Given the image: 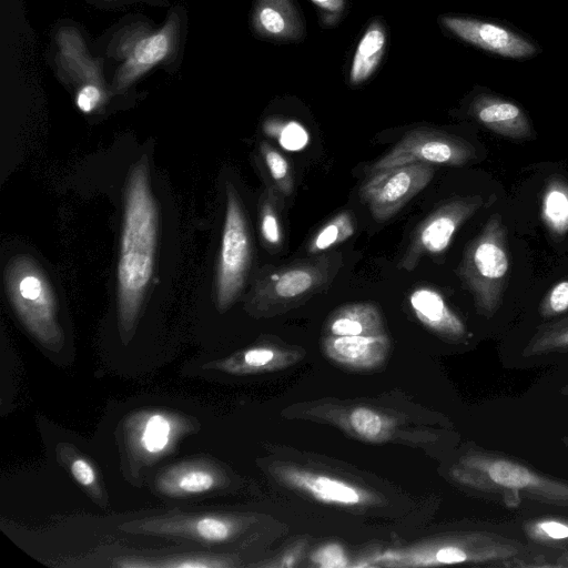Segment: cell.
I'll list each match as a JSON object with an SVG mask.
<instances>
[{
  "label": "cell",
  "mask_w": 568,
  "mask_h": 568,
  "mask_svg": "<svg viewBox=\"0 0 568 568\" xmlns=\"http://www.w3.org/2000/svg\"><path fill=\"white\" fill-rule=\"evenodd\" d=\"M158 213L145 158L133 168L126 187L118 264V316L123 342L134 328L153 273Z\"/></svg>",
  "instance_id": "cell-1"
},
{
  "label": "cell",
  "mask_w": 568,
  "mask_h": 568,
  "mask_svg": "<svg viewBox=\"0 0 568 568\" xmlns=\"http://www.w3.org/2000/svg\"><path fill=\"white\" fill-rule=\"evenodd\" d=\"M463 486L516 506L519 497L568 509V481L544 474L525 462L483 449L464 455L453 468Z\"/></svg>",
  "instance_id": "cell-2"
},
{
  "label": "cell",
  "mask_w": 568,
  "mask_h": 568,
  "mask_svg": "<svg viewBox=\"0 0 568 568\" xmlns=\"http://www.w3.org/2000/svg\"><path fill=\"white\" fill-rule=\"evenodd\" d=\"M343 261L341 252L328 251L280 266L266 265L252 288V312L260 316H274L303 305L328 290Z\"/></svg>",
  "instance_id": "cell-3"
},
{
  "label": "cell",
  "mask_w": 568,
  "mask_h": 568,
  "mask_svg": "<svg viewBox=\"0 0 568 568\" xmlns=\"http://www.w3.org/2000/svg\"><path fill=\"white\" fill-rule=\"evenodd\" d=\"M457 274L471 293L477 312L493 316L501 305L509 274L507 229L499 214H493L468 243Z\"/></svg>",
  "instance_id": "cell-4"
},
{
  "label": "cell",
  "mask_w": 568,
  "mask_h": 568,
  "mask_svg": "<svg viewBox=\"0 0 568 568\" xmlns=\"http://www.w3.org/2000/svg\"><path fill=\"white\" fill-rule=\"evenodd\" d=\"M11 303L30 334L43 346L59 351L64 336L57 318L52 290L32 260L19 256L6 271Z\"/></svg>",
  "instance_id": "cell-5"
},
{
  "label": "cell",
  "mask_w": 568,
  "mask_h": 568,
  "mask_svg": "<svg viewBox=\"0 0 568 568\" xmlns=\"http://www.w3.org/2000/svg\"><path fill=\"white\" fill-rule=\"evenodd\" d=\"M240 524L237 518L224 514L174 509L122 523L118 529L125 534L170 538L209 548L231 541L237 535Z\"/></svg>",
  "instance_id": "cell-6"
},
{
  "label": "cell",
  "mask_w": 568,
  "mask_h": 568,
  "mask_svg": "<svg viewBox=\"0 0 568 568\" xmlns=\"http://www.w3.org/2000/svg\"><path fill=\"white\" fill-rule=\"evenodd\" d=\"M252 236L240 199L227 187L226 213L216 273L220 311L229 308L241 294L252 262Z\"/></svg>",
  "instance_id": "cell-7"
},
{
  "label": "cell",
  "mask_w": 568,
  "mask_h": 568,
  "mask_svg": "<svg viewBox=\"0 0 568 568\" xmlns=\"http://www.w3.org/2000/svg\"><path fill=\"white\" fill-rule=\"evenodd\" d=\"M484 204L479 195L455 196L426 216L412 232L398 267L414 271L422 258L445 253L458 229Z\"/></svg>",
  "instance_id": "cell-8"
},
{
  "label": "cell",
  "mask_w": 568,
  "mask_h": 568,
  "mask_svg": "<svg viewBox=\"0 0 568 568\" xmlns=\"http://www.w3.org/2000/svg\"><path fill=\"white\" fill-rule=\"evenodd\" d=\"M466 140L438 130L417 129L406 133L387 153L374 162L367 174L412 163L463 166L475 158Z\"/></svg>",
  "instance_id": "cell-9"
},
{
  "label": "cell",
  "mask_w": 568,
  "mask_h": 568,
  "mask_svg": "<svg viewBox=\"0 0 568 568\" xmlns=\"http://www.w3.org/2000/svg\"><path fill=\"white\" fill-rule=\"evenodd\" d=\"M439 20L452 36L494 57L525 61L542 51L527 33L496 20L455 14L442 16Z\"/></svg>",
  "instance_id": "cell-10"
},
{
  "label": "cell",
  "mask_w": 568,
  "mask_h": 568,
  "mask_svg": "<svg viewBox=\"0 0 568 568\" xmlns=\"http://www.w3.org/2000/svg\"><path fill=\"white\" fill-rule=\"evenodd\" d=\"M430 164L412 163L371 174L359 194L376 221L384 222L397 214L432 181Z\"/></svg>",
  "instance_id": "cell-11"
},
{
  "label": "cell",
  "mask_w": 568,
  "mask_h": 568,
  "mask_svg": "<svg viewBox=\"0 0 568 568\" xmlns=\"http://www.w3.org/2000/svg\"><path fill=\"white\" fill-rule=\"evenodd\" d=\"M467 114L487 130L513 140H531L535 131L525 109L487 88H478L470 95Z\"/></svg>",
  "instance_id": "cell-12"
},
{
  "label": "cell",
  "mask_w": 568,
  "mask_h": 568,
  "mask_svg": "<svg viewBox=\"0 0 568 568\" xmlns=\"http://www.w3.org/2000/svg\"><path fill=\"white\" fill-rule=\"evenodd\" d=\"M226 477L215 463L195 459L174 464L158 474L154 486L171 498H190L222 488Z\"/></svg>",
  "instance_id": "cell-13"
},
{
  "label": "cell",
  "mask_w": 568,
  "mask_h": 568,
  "mask_svg": "<svg viewBox=\"0 0 568 568\" xmlns=\"http://www.w3.org/2000/svg\"><path fill=\"white\" fill-rule=\"evenodd\" d=\"M184 426L168 413H140L134 416L133 433L128 435L129 450L143 460L155 459L170 449Z\"/></svg>",
  "instance_id": "cell-14"
},
{
  "label": "cell",
  "mask_w": 568,
  "mask_h": 568,
  "mask_svg": "<svg viewBox=\"0 0 568 568\" xmlns=\"http://www.w3.org/2000/svg\"><path fill=\"white\" fill-rule=\"evenodd\" d=\"M280 476L288 486L323 504L355 506L369 501L367 491L331 476L292 467L281 469Z\"/></svg>",
  "instance_id": "cell-15"
},
{
  "label": "cell",
  "mask_w": 568,
  "mask_h": 568,
  "mask_svg": "<svg viewBox=\"0 0 568 568\" xmlns=\"http://www.w3.org/2000/svg\"><path fill=\"white\" fill-rule=\"evenodd\" d=\"M325 355L335 363L355 369H371L381 365L389 351L386 334L333 336L323 339Z\"/></svg>",
  "instance_id": "cell-16"
},
{
  "label": "cell",
  "mask_w": 568,
  "mask_h": 568,
  "mask_svg": "<svg viewBox=\"0 0 568 568\" xmlns=\"http://www.w3.org/2000/svg\"><path fill=\"white\" fill-rule=\"evenodd\" d=\"M409 304L419 322L437 335L452 341L467 336L465 324L436 290H414L409 295Z\"/></svg>",
  "instance_id": "cell-17"
},
{
  "label": "cell",
  "mask_w": 568,
  "mask_h": 568,
  "mask_svg": "<svg viewBox=\"0 0 568 568\" xmlns=\"http://www.w3.org/2000/svg\"><path fill=\"white\" fill-rule=\"evenodd\" d=\"M297 351L277 345H257L235 353L226 358L206 363L204 368L232 375H248L283 368L298 359Z\"/></svg>",
  "instance_id": "cell-18"
},
{
  "label": "cell",
  "mask_w": 568,
  "mask_h": 568,
  "mask_svg": "<svg viewBox=\"0 0 568 568\" xmlns=\"http://www.w3.org/2000/svg\"><path fill=\"white\" fill-rule=\"evenodd\" d=\"M175 26L168 22L160 31L136 42L118 74L120 85H126L156 63L164 60L171 51Z\"/></svg>",
  "instance_id": "cell-19"
},
{
  "label": "cell",
  "mask_w": 568,
  "mask_h": 568,
  "mask_svg": "<svg viewBox=\"0 0 568 568\" xmlns=\"http://www.w3.org/2000/svg\"><path fill=\"white\" fill-rule=\"evenodd\" d=\"M325 329L333 336L385 334L381 311L371 302L342 305L329 315Z\"/></svg>",
  "instance_id": "cell-20"
},
{
  "label": "cell",
  "mask_w": 568,
  "mask_h": 568,
  "mask_svg": "<svg viewBox=\"0 0 568 568\" xmlns=\"http://www.w3.org/2000/svg\"><path fill=\"white\" fill-rule=\"evenodd\" d=\"M57 458L99 506L108 507V496L93 464L69 443L57 446Z\"/></svg>",
  "instance_id": "cell-21"
},
{
  "label": "cell",
  "mask_w": 568,
  "mask_h": 568,
  "mask_svg": "<svg viewBox=\"0 0 568 568\" xmlns=\"http://www.w3.org/2000/svg\"><path fill=\"white\" fill-rule=\"evenodd\" d=\"M386 45L384 27L375 21L361 38L349 69V81L359 84L366 81L378 67Z\"/></svg>",
  "instance_id": "cell-22"
},
{
  "label": "cell",
  "mask_w": 568,
  "mask_h": 568,
  "mask_svg": "<svg viewBox=\"0 0 568 568\" xmlns=\"http://www.w3.org/2000/svg\"><path fill=\"white\" fill-rule=\"evenodd\" d=\"M255 24L263 34L277 38L295 37L301 27L290 0H260Z\"/></svg>",
  "instance_id": "cell-23"
},
{
  "label": "cell",
  "mask_w": 568,
  "mask_h": 568,
  "mask_svg": "<svg viewBox=\"0 0 568 568\" xmlns=\"http://www.w3.org/2000/svg\"><path fill=\"white\" fill-rule=\"evenodd\" d=\"M227 558L209 552L175 554L162 557L124 556L114 559L111 566L128 568L166 567V568H207L227 567Z\"/></svg>",
  "instance_id": "cell-24"
},
{
  "label": "cell",
  "mask_w": 568,
  "mask_h": 568,
  "mask_svg": "<svg viewBox=\"0 0 568 568\" xmlns=\"http://www.w3.org/2000/svg\"><path fill=\"white\" fill-rule=\"evenodd\" d=\"M284 201L271 187H266L258 203V230L263 246L271 254L282 251L284 232L281 210Z\"/></svg>",
  "instance_id": "cell-25"
},
{
  "label": "cell",
  "mask_w": 568,
  "mask_h": 568,
  "mask_svg": "<svg viewBox=\"0 0 568 568\" xmlns=\"http://www.w3.org/2000/svg\"><path fill=\"white\" fill-rule=\"evenodd\" d=\"M541 219L554 236L568 233V183L561 178L551 179L541 195Z\"/></svg>",
  "instance_id": "cell-26"
},
{
  "label": "cell",
  "mask_w": 568,
  "mask_h": 568,
  "mask_svg": "<svg viewBox=\"0 0 568 568\" xmlns=\"http://www.w3.org/2000/svg\"><path fill=\"white\" fill-rule=\"evenodd\" d=\"M356 229L351 211H343L329 219L308 240L306 252L310 256L328 252L332 247L349 239Z\"/></svg>",
  "instance_id": "cell-27"
},
{
  "label": "cell",
  "mask_w": 568,
  "mask_h": 568,
  "mask_svg": "<svg viewBox=\"0 0 568 568\" xmlns=\"http://www.w3.org/2000/svg\"><path fill=\"white\" fill-rule=\"evenodd\" d=\"M260 159L270 185L285 201L294 191V176L287 159L272 144L262 142L258 148Z\"/></svg>",
  "instance_id": "cell-28"
},
{
  "label": "cell",
  "mask_w": 568,
  "mask_h": 568,
  "mask_svg": "<svg viewBox=\"0 0 568 568\" xmlns=\"http://www.w3.org/2000/svg\"><path fill=\"white\" fill-rule=\"evenodd\" d=\"M527 537L535 544L550 549L568 550V519L560 517H539L524 524Z\"/></svg>",
  "instance_id": "cell-29"
},
{
  "label": "cell",
  "mask_w": 568,
  "mask_h": 568,
  "mask_svg": "<svg viewBox=\"0 0 568 568\" xmlns=\"http://www.w3.org/2000/svg\"><path fill=\"white\" fill-rule=\"evenodd\" d=\"M561 352H568V317L539 327L524 354L532 356Z\"/></svg>",
  "instance_id": "cell-30"
},
{
  "label": "cell",
  "mask_w": 568,
  "mask_h": 568,
  "mask_svg": "<svg viewBox=\"0 0 568 568\" xmlns=\"http://www.w3.org/2000/svg\"><path fill=\"white\" fill-rule=\"evenodd\" d=\"M348 420L351 427L357 435L371 442L378 440L387 433L386 419L371 408H355L349 414Z\"/></svg>",
  "instance_id": "cell-31"
},
{
  "label": "cell",
  "mask_w": 568,
  "mask_h": 568,
  "mask_svg": "<svg viewBox=\"0 0 568 568\" xmlns=\"http://www.w3.org/2000/svg\"><path fill=\"white\" fill-rule=\"evenodd\" d=\"M568 312V280L556 283L540 303L539 313L544 318H555Z\"/></svg>",
  "instance_id": "cell-32"
},
{
  "label": "cell",
  "mask_w": 568,
  "mask_h": 568,
  "mask_svg": "<svg viewBox=\"0 0 568 568\" xmlns=\"http://www.w3.org/2000/svg\"><path fill=\"white\" fill-rule=\"evenodd\" d=\"M313 560L321 567H344L347 558L341 546L331 544L320 548L313 556Z\"/></svg>",
  "instance_id": "cell-33"
},
{
  "label": "cell",
  "mask_w": 568,
  "mask_h": 568,
  "mask_svg": "<svg viewBox=\"0 0 568 568\" xmlns=\"http://www.w3.org/2000/svg\"><path fill=\"white\" fill-rule=\"evenodd\" d=\"M101 100V91L94 84L83 85L77 94V105L84 112H91Z\"/></svg>",
  "instance_id": "cell-34"
},
{
  "label": "cell",
  "mask_w": 568,
  "mask_h": 568,
  "mask_svg": "<svg viewBox=\"0 0 568 568\" xmlns=\"http://www.w3.org/2000/svg\"><path fill=\"white\" fill-rule=\"evenodd\" d=\"M306 141L307 134L300 124L291 122L283 128L281 143L285 145V148L295 150L304 145Z\"/></svg>",
  "instance_id": "cell-35"
},
{
  "label": "cell",
  "mask_w": 568,
  "mask_h": 568,
  "mask_svg": "<svg viewBox=\"0 0 568 568\" xmlns=\"http://www.w3.org/2000/svg\"><path fill=\"white\" fill-rule=\"evenodd\" d=\"M316 6L328 11H339L344 0H312Z\"/></svg>",
  "instance_id": "cell-36"
},
{
  "label": "cell",
  "mask_w": 568,
  "mask_h": 568,
  "mask_svg": "<svg viewBox=\"0 0 568 568\" xmlns=\"http://www.w3.org/2000/svg\"><path fill=\"white\" fill-rule=\"evenodd\" d=\"M557 562L554 566H561V567H568V550L560 552L557 556Z\"/></svg>",
  "instance_id": "cell-37"
},
{
  "label": "cell",
  "mask_w": 568,
  "mask_h": 568,
  "mask_svg": "<svg viewBox=\"0 0 568 568\" xmlns=\"http://www.w3.org/2000/svg\"><path fill=\"white\" fill-rule=\"evenodd\" d=\"M562 393L568 395V384L562 388Z\"/></svg>",
  "instance_id": "cell-38"
},
{
  "label": "cell",
  "mask_w": 568,
  "mask_h": 568,
  "mask_svg": "<svg viewBox=\"0 0 568 568\" xmlns=\"http://www.w3.org/2000/svg\"><path fill=\"white\" fill-rule=\"evenodd\" d=\"M564 442H565V445L567 446L568 448V436L564 438Z\"/></svg>",
  "instance_id": "cell-39"
}]
</instances>
